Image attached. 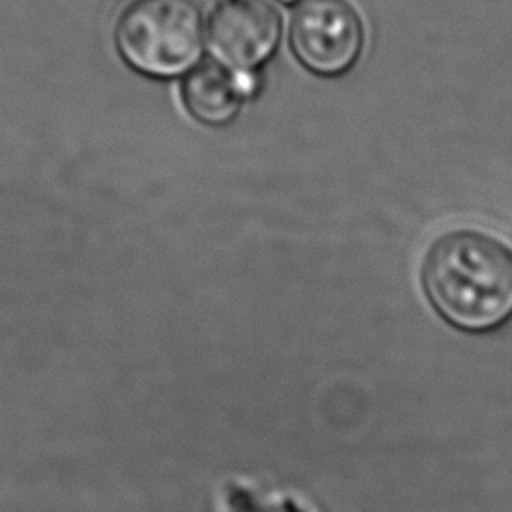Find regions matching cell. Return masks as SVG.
Wrapping results in <instances>:
<instances>
[{
  "label": "cell",
  "mask_w": 512,
  "mask_h": 512,
  "mask_svg": "<svg viewBox=\"0 0 512 512\" xmlns=\"http://www.w3.org/2000/svg\"><path fill=\"white\" fill-rule=\"evenodd\" d=\"M422 288L450 326L466 332L498 328L512 316V250L492 234L452 230L428 248Z\"/></svg>",
  "instance_id": "6da1fadb"
},
{
  "label": "cell",
  "mask_w": 512,
  "mask_h": 512,
  "mask_svg": "<svg viewBox=\"0 0 512 512\" xmlns=\"http://www.w3.org/2000/svg\"><path fill=\"white\" fill-rule=\"evenodd\" d=\"M114 38L138 72L172 78L194 68L204 50V16L196 0H130L118 14Z\"/></svg>",
  "instance_id": "7a4b0ae2"
},
{
  "label": "cell",
  "mask_w": 512,
  "mask_h": 512,
  "mask_svg": "<svg viewBox=\"0 0 512 512\" xmlns=\"http://www.w3.org/2000/svg\"><path fill=\"white\" fill-rule=\"evenodd\" d=\"M364 26L350 0H302L290 20L296 58L320 76L346 72L360 56Z\"/></svg>",
  "instance_id": "3957f363"
},
{
  "label": "cell",
  "mask_w": 512,
  "mask_h": 512,
  "mask_svg": "<svg viewBox=\"0 0 512 512\" xmlns=\"http://www.w3.org/2000/svg\"><path fill=\"white\" fill-rule=\"evenodd\" d=\"M282 16L270 0H216L206 26L212 56L236 70H254L276 50Z\"/></svg>",
  "instance_id": "277c9868"
},
{
  "label": "cell",
  "mask_w": 512,
  "mask_h": 512,
  "mask_svg": "<svg viewBox=\"0 0 512 512\" xmlns=\"http://www.w3.org/2000/svg\"><path fill=\"white\" fill-rule=\"evenodd\" d=\"M250 70H236L218 60L190 68L182 82V102L192 118L208 126L232 122L254 92Z\"/></svg>",
  "instance_id": "5b68a950"
},
{
  "label": "cell",
  "mask_w": 512,
  "mask_h": 512,
  "mask_svg": "<svg viewBox=\"0 0 512 512\" xmlns=\"http://www.w3.org/2000/svg\"><path fill=\"white\" fill-rule=\"evenodd\" d=\"M286 2H292V0H286Z\"/></svg>",
  "instance_id": "8992f818"
}]
</instances>
